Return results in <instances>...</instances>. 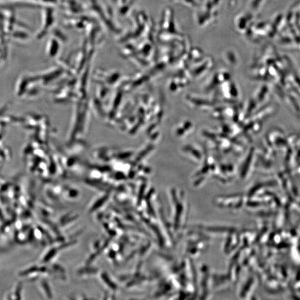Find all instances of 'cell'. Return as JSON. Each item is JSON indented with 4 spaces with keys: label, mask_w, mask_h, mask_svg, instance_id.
<instances>
[{
    "label": "cell",
    "mask_w": 300,
    "mask_h": 300,
    "mask_svg": "<svg viewBox=\"0 0 300 300\" xmlns=\"http://www.w3.org/2000/svg\"><path fill=\"white\" fill-rule=\"evenodd\" d=\"M108 199V198L107 197H104L100 198V199L97 201L95 204L92 207L90 212H93L95 210L99 209V208L102 206Z\"/></svg>",
    "instance_id": "6da1fadb"
},
{
    "label": "cell",
    "mask_w": 300,
    "mask_h": 300,
    "mask_svg": "<svg viewBox=\"0 0 300 300\" xmlns=\"http://www.w3.org/2000/svg\"><path fill=\"white\" fill-rule=\"evenodd\" d=\"M103 279L104 282H106V284L109 285V286H110L111 289L114 290L116 289V285L114 284L112 282H111V280L109 279L108 276L106 275L105 273L103 276Z\"/></svg>",
    "instance_id": "7a4b0ae2"
}]
</instances>
